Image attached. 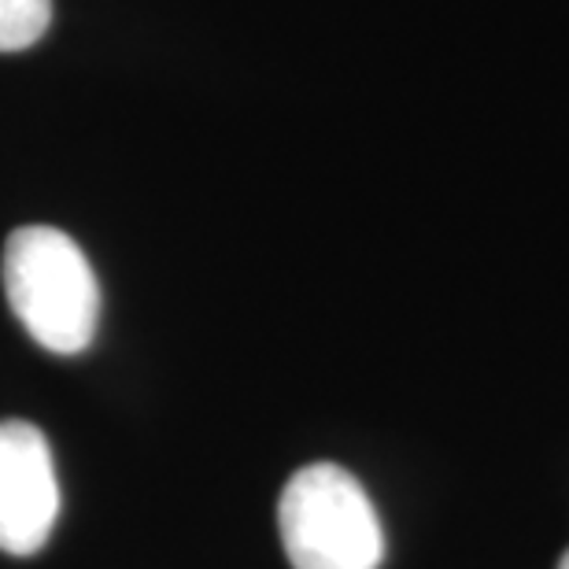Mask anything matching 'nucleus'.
Wrapping results in <instances>:
<instances>
[{
	"label": "nucleus",
	"mask_w": 569,
	"mask_h": 569,
	"mask_svg": "<svg viewBox=\"0 0 569 569\" xmlns=\"http://www.w3.org/2000/svg\"><path fill=\"white\" fill-rule=\"evenodd\" d=\"M60 518V481L44 432L22 418L0 422V551L27 559Z\"/></svg>",
	"instance_id": "3"
},
{
	"label": "nucleus",
	"mask_w": 569,
	"mask_h": 569,
	"mask_svg": "<svg viewBox=\"0 0 569 569\" xmlns=\"http://www.w3.org/2000/svg\"><path fill=\"white\" fill-rule=\"evenodd\" d=\"M559 569H569V551L562 555V562H559Z\"/></svg>",
	"instance_id": "5"
},
{
	"label": "nucleus",
	"mask_w": 569,
	"mask_h": 569,
	"mask_svg": "<svg viewBox=\"0 0 569 569\" xmlns=\"http://www.w3.org/2000/svg\"><path fill=\"white\" fill-rule=\"evenodd\" d=\"M278 529L292 569H378L385 559V532L367 488L333 462L289 477Z\"/></svg>",
	"instance_id": "2"
},
{
	"label": "nucleus",
	"mask_w": 569,
	"mask_h": 569,
	"mask_svg": "<svg viewBox=\"0 0 569 569\" xmlns=\"http://www.w3.org/2000/svg\"><path fill=\"white\" fill-rule=\"evenodd\" d=\"M52 0H0V52H22L44 38Z\"/></svg>",
	"instance_id": "4"
},
{
	"label": "nucleus",
	"mask_w": 569,
	"mask_h": 569,
	"mask_svg": "<svg viewBox=\"0 0 569 569\" xmlns=\"http://www.w3.org/2000/svg\"><path fill=\"white\" fill-rule=\"evenodd\" d=\"M19 326L52 356H82L100 322V284L74 237L56 226H19L0 259Z\"/></svg>",
	"instance_id": "1"
}]
</instances>
